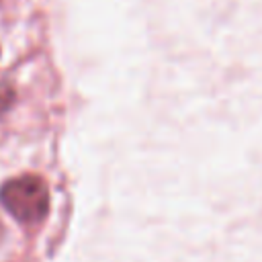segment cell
I'll list each match as a JSON object with an SVG mask.
<instances>
[{
    "mask_svg": "<svg viewBox=\"0 0 262 262\" xmlns=\"http://www.w3.org/2000/svg\"><path fill=\"white\" fill-rule=\"evenodd\" d=\"M2 233H4V229H2V223H0V239H2Z\"/></svg>",
    "mask_w": 262,
    "mask_h": 262,
    "instance_id": "7a4b0ae2",
    "label": "cell"
},
{
    "mask_svg": "<svg viewBox=\"0 0 262 262\" xmlns=\"http://www.w3.org/2000/svg\"><path fill=\"white\" fill-rule=\"evenodd\" d=\"M0 203L20 223H39L49 211V190L39 176L25 174L0 186Z\"/></svg>",
    "mask_w": 262,
    "mask_h": 262,
    "instance_id": "6da1fadb",
    "label": "cell"
}]
</instances>
